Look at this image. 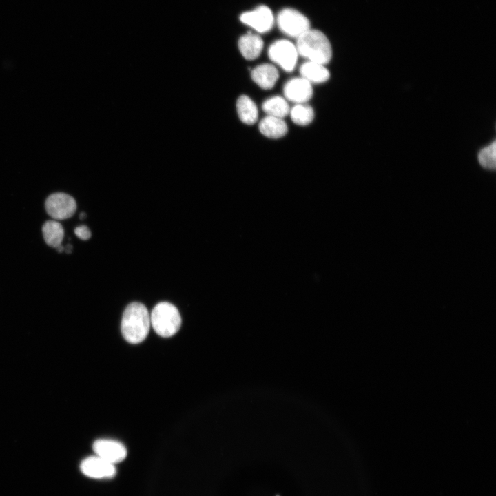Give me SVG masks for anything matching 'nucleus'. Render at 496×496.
I'll return each mask as SVG.
<instances>
[{
	"mask_svg": "<svg viewBox=\"0 0 496 496\" xmlns=\"http://www.w3.org/2000/svg\"><path fill=\"white\" fill-rule=\"evenodd\" d=\"M238 48L245 59L254 60L260 56L263 48V41L258 34L247 33L239 39Z\"/></svg>",
	"mask_w": 496,
	"mask_h": 496,
	"instance_id": "12",
	"label": "nucleus"
},
{
	"mask_svg": "<svg viewBox=\"0 0 496 496\" xmlns=\"http://www.w3.org/2000/svg\"><path fill=\"white\" fill-rule=\"evenodd\" d=\"M301 77L310 83H322L326 82L330 77V73L324 65L307 61L300 67Z\"/></svg>",
	"mask_w": 496,
	"mask_h": 496,
	"instance_id": "13",
	"label": "nucleus"
},
{
	"mask_svg": "<svg viewBox=\"0 0 496 496\" xmlns=\"http://www.w3.org/2000/svg\"><path fill=\"white\" fill-rule=\"evenodd\" d=\"M96 455L115 464L122 462L127 455V449L120 442L110 439H99L93 444Z\"/></svg>",
	"mask_w": 496,
	"mask_h": 496,
	"instance_id": "8",
	"label": "nucleus"
},
{
	"mask_svg": "<svg viewBox=\"0 0 496 496\" xmlns=\"http://www.w3.org/2000/svg\"><path fill=\"white\" fill-rule=\"evenodd\" d=\"M252 80L261 88L271 89L279 78L277 68L271 64L263 63L257 65L251 72Z\"/></svg>",
	"mask_w": 496,
	"mask_h": 496,
	"instance_id": "11",
	"label": "nucleus"
},
{
	"mask_svg": "<svg viewBox=\"0 0 496 496\" xmlns=\"http://www.w3.org/2000/svg\"><path fill=\"white\" fill-rule=\"evenodd\" d=\"M80 468L86 476L96 479L110 478L116 474L114 464L97 455L84 459L81 463Z\"/></svg>",
	"mask_w": 496,
	"mask_h": 496,
	"instance_id": "10",
	"label": "nucleus"
},
{
	"mask_svg": "<svg viewBox=\"0 0 496 496\" xmlns=\"http://www.w3.org/2000/svg\"><path fill=\"white\" fill-rule=\"evenodd\" d=\"M47 213L55 220H64L72 217L76 209V203L73 197L65 193H54L45 203Z\"/></svg>",
	"mask_w": 496,
	"mask_h": 496,
	"instance_id": "6",
	"label": "nucleus"
},
{
	"mask_svg": "<svg viewBox=\"0 0 496 496\" xmlns=\"http://www.w3.org/2000/svg\"><path fill=\"white\" fill-rule=\"evenodd\" d=\"M150 326V314L143 304L134 302L127 305L121 326L123 336L127 342L138 344L143 341L149 333Z\"/></svg>",
	"mask_w": 496,
	"mask_h": 496,
	"instance_id": "1",
	"label": "nucleus"
},
{
	"mask_svg": "<svg viewBox=\"0 0 496 496\" xmlns=\"http://www.w3.org/2000/svg\"><path fill=\"white\" fill-rule=\"evenodd\" d=\"M269 59L286 72L294 70L298 53L293 43L280 39L273 42L268 49Z\"/></svg>",
	"mask_w": 496,
	"mask_h": 496,
	"instance_id": "5",
	"label": "nucleus"
},
{
	"mask_svg": "<svg viewBox=\"0 0 496 496\" xmlns=\"http://www.w3.org/2000/svg\"><path fill=\"white\" fill-rule=\"evenodd\" d=\"M259 130L268 138H279L287 133L288 127L283 118L267 116L260 121Z\"/></svg>",
	"mask_w": 496,
	"mask_h": 496,
	"instance_id": "14",
	"label": "nucleus"
},
{
	"mask_svg": "<svg viewBox=\"0 0 496 496\" xmlns=\"http://www.w3.org/2000/svg\"><path fill=\"white\" fill-rule=\"evenodd\" d=\"M296 47L298 55L309 61L326 65L332 56L329 39L324 34L317 30L309 29L297 38Z\"/></svg>",
	"mask_w": 496,
	"mask_h": 496,
	"instance_id": "2",
	"label": "nucleus"
},
{
	"mask_svg": "<svg viewBox=\"0 0 496 496\" xmlns=\"http://www.w3.org/2000/svg\"><path fill=\"white\" fill-rule=\"evenodd\" d=\"M237 112L240 121L247 125H253L258 116V111L255 103L246 95H241L236 102Z\"/></svg>",
	"mask_w": 496,
	"mask_h": 496,
	"instance_id": "15",
	"label": "nucleus"
},
{
	"mask_svg": "<svg viewBox=\"0 0 496 496\" xmlns=\"http://www.w3.org/2000/svg\"><path fill=\"white\" fill-rule=\"evenodd\" d=\"M79 218H80L81 220L85 219V218H86V214H85V213H83V212L81 213V214H79Z\"/></svg>",
	"mask_w": 496,
	"mask_h": 496,
	"instance_id": "22",
	"label": "nucleus"
},
{
	"mask_svg": "<svg viewBox=\"0 0 496 496\" xmlns=\"http://www.w3.org/2000/svg\"><path fill=\"white\" fill-rule=\"evenodd\" d=\"M285 97L296 104L305 103L313 96L311 83L302 77H295L285 83L283 87Z\"/></svg>",
	"mask_w": 496,
	"mask_h": 496,
	"instance_id": "9",
	"label": "nucleus"
},
{
	"mask_svg": "<svg viewBox=\"0 0 496 496\" xmlns=\"http://www.w3.org/2000/svg\"><path fill=\"white\" fill-rule=\"evenodd\" d=\"M181 317L178 309L167 302L158 303L150 314V322L155 332L167 338L176 334L181 326Z\"/></svg>",
	"mask_w": 496,
	"mask_h": 496,
	"instance_id": "3",
	"label": "nucleus"
},
{
	"mask_svg": "<svg viewBox=\"0 0 496 496\" xmlns=\"http://www.w3.org/2000/svg\"><path fill=\"white\" fill-rule=\"evenodd\" d=\"M76 236L83 240H87L91 237V231L86 225H80L75 228Z\"/></svg>",
	"mask_w": 496,
	"mask_h": 496,
	"instance_id": "20",
	"label": "nucleus"
},
{
	"mask_svg": "<svg viewBox=\"0 0 496 496\" xmlns=\"http://www.w3.org/2000/svg\"><path fill=\"white\" fill-rule=\"evenodd\" d=\"M478 159L480 165L488 169H495L496 166V143L493 141L488 146L483 148L479 153Z\"/></svg>",
	"mask_w": 496,
	"mask_h": 496,
	"instance_id": "19",
	"label": "nucleus"
},
{
	"mask_svg": "<svg viewBox=\"0 0 496 496\" xmlns=\"http://www.w3.org/2000/svg\"><path fill=\"white\" fill-rule=\"evenodd\" d=\"M292 121L300 126L310 124L314 118L313 109L304 103L296 104L289 111Z\"/></svg>",
	"mask_w": 496,
	"mask_h": 496,
	"instance_id": "18",
	"label": "nucleus"
},
{
	"mask_svg": "<svg viewBox=\"0 0 496 496\" xmlns=\"http://www.w3.org/2000/svg\"><path fill=\"white\" fill-rule=\"evenodd\" d=\"M277 24L284 34L296 38L310 29L309 19L301 12L292 8H285L279 12Z\"/></svg>",
	"mask_w": 496,
	"mask_h": 496,
	"instance_id": "4",
	"label": "nucleus"
},
{
	"mask_svg": "<svg viewBox=\"0 0 496 496\" xmlns=\"http://www.w3.org/2000/svg\"><path fill=\"white\" fill-rule=\"evenodd\" d=\"M64 251L68 254L71 253L72 251V246L68 244L65 247H64Z\"/></svg>",
	"mask_w": 496,
	"mask_h": 496,
	"instance_id": "21",
	"label": "nucleus"
},
{
	"mask_svg": "<svg viewBox=\"0 0 496 496\" xmlns=\"http://www.w3.org/2000/svg\"><path fill=\"white\" fill-rule=\"evenodd\" d=\"M262 110L267 116L283 118L289 114L290 108L285 99L274 96L265 101L262 105Z\"/></svg>",
	"mask_w": 496,
	"mask_h": 496,
	"instance_id": "17",
	"label": "nucleus"
},
{
	"mask_svg": "<svg viewBox=\"0 0 496 496\" xmlns=\"http://www.w3.org/2000/svg\"><path fill=\"white\" fill-rule=\"evenodd\" d=\"M242 23L251 27L258 32L269 31L273 25L274 18L271 10L266 6L242 13L240 17Z\"/></svg>",
	"mask_w": 496,
	"mask_h": 496,
	"instance_id": "7",
	"label": "nucleus"
},
{
	"mask_svg": "<svg viewBox=\"0 0 496 496\" xmlns=\"http://www.w3.org/2000/svg\"><path fill=\"white\" fill-rule=\"evenodd\" d=\"M42 233L44 240L49 246L56 248L61 245L64 237V230L58 221H46L42 227Z\"/></svg>",
	"mask_w": 496,
	"mask_h": 496,
	"instance_id": "16",
	"label": "nucleus"
}]
</instances>
